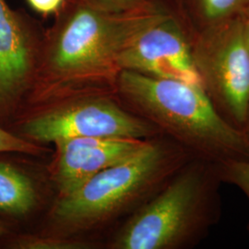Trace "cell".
I'll return each mask as SVG.
<instances>
[{
	"label": "cell",
	"mask_w": 249,
	"mask_h": 249,
	"mask_svg": "<svg viewBox=\"0 0 249 249\" xmlns=\"http://www.w3.org/2000/svg\"><path fill=\"white\" fill-rule=\"evenodd\" d=\"M164 15L151 5L116 12L89 0L67 1L39 50L27 100L55 104L116 88L118 59L125 46Z\"/></svg>",
	"instance_id": "6da1fadb"
},
{
	"label": "cell",
	"mask_w": 249,
	"mask_h": 249,
	"mask_svg": "<svg viewBox=\"0 0 249 249\" xmlns=\"http://www.w3.org/2000/svg\"><path fill=\"white\" fill-rule=\"evenodd\" d=\"M116 90L132 113L156 125L194 157L216 164L249 160V139L228 123L202 87L122 71Z\"/></svg>",
	"instance_id": "7a4b0ae2"
},
{
	"label": "cell",
	"mask_w": 249,
	"mask_h": 249,
	"mask_svg": "<svg viewBox=\"0 0 249 249\" xmlns=\"http://www.w3.org/2000/svg\"><path fill=\"white\" fill-rule=\"evenodd\" d=\"M223 184L216 163L192 158L137 209L117 234L114 248L198 247L222 218Z\"/></svg>",
	"instance_id": "3957f363"
},
{
	"label": "cell",
	"mask_w": 249,
	"mask_h": 249,
	"mask_svg": "<svg viewBox=\"0 0 249 249\" xmlns=\"http://www.w3.org/2000/svg\"><path fill=\"white\" fill-rule=\"evenodd\" d=\"M148 140L131 158L100 172L69 194L59 196L53 210L57 223L86 228L124 209L139 208L154 196L194 156L169 138Z\"/></svg>",
	"instance_id": "277c9868"
},
{
	"label": "cell",
	"mask_w": 249,
	"mask_h": 249,
	"mask_svg": "<svg viewBox=\"0 0 249 249\" xmlns=\"http://www.w3.org/2000/svg\"><path fill=\"white\" fill-rule=\"evenodd\" d=\"M57 104L60 105L16 120L11 131L36 144L82 137L150 140L162 135L156 125L103 95L68 99Z\"/></svg>",
	"instance_id": "5b68a950"
},
{
	"label": "cell",
	"mask_w": 249,
	"mask_h": 249,
	"mask_svg": "<svg viewBox=\"0 0 249 249\" xmlns=\"http://www.w3.org/2000/svg\"><path fill=\"white\" fill-rule=\"evenodd\" d=\"M191 52L202 89L215 109L243 129L249 111V52L243 28L236 25L204 39L191 46Z\"/></svg>",
	"instance_id": "8992f818"
},
{
	"label": "cell",
	"mask_w": 249,
	"mask_h": 249,
	"mask_svg": "<svg viewBox=\"0 0 249 249\" xmlns=\"http://www.w3.org/2000/svg\"><path fill=\"white\" fill-rule=\"evenodd\" d=\"M118 65L121 71L138 72L202 87L190 43L166 14L135 36L120 54Z\"/></svg>",
	"instance_id": "52a82bcc"
},
{
	"label": "cell",
	"mask_w": 249,
	"mask_h": 249,
	"mask_svg": "<svg viewBox=\"0 0 249 249\" xmlns=\"http://www.w3.org/2000/svg\"><path fill=\"white\" fill-rule=\"evenodd\" d=\"M40 45L24 15L0 0V123L18 115L35 78Z\"/></svg>",
	"instance_id": "ba28073f"
},
{
	"label": "cell",
	"mask_w": 249,
	"mask_h": 249,
	"mask_svg": "<svg viewBox=\"0 0 249 249\" xmlns=\"http://www.w3.org/2000/svg\"><path fill=\"white\" fill-rule=\"evenodd\" d=\"M148 140L82 137L54 142L52 180L63 196L76 190L100 172L131 158Z\"/></svg>",
	"instance_id": "9c48e42d"
},
{
	"label": "cell",
	"mask_w": 249,
	"mask_h": 249,
	"mask_svg": "<svg viewBox=\"0 0 249 249\" xmlns=\"http://www.w3.org/2000/svg\"><path fill=\"white\" fill-rule=\"evenodd\" d=\"M36 203L33 179L14 162L0 159V215L20 219L32 213Z\"/></svg>",
	"instance_id": "30bf717a"
},
{
	"label": "cell",
	"mask_w": 249,
	"mask_h": 249,
	"mask_svg": "<svg viewBox=\"0 0 249 249\" xmlns=\"http://www.w3.org/2000/svg\"><path fill=\"white\" fill-rule=\"evenodd\" d=\"M9 248L16 249H87L91 244L62 237L18 234L9 242Z\"/></svg>",
	"instance_id": "8fae6325"
},
{
	"label": "cell",
	"mask_w": 249,
	"mask_h": 249,
	"mask_svg": "<svg viewBox=\"0 0 249 249\" xmlns=\"http://www.w3.org/2000/svg\"><path fill=\"white\" fill-rule=\"evenodd\" d=\"M217 168L223 184L240 189L249 202V160H227L217 164ZM247 231L249 235V221Z\"/></svg>",
	"instance_id": "7c38bea8"
},
{
	"label": "cell",
	"mask_w": 249,
	"mask_h": 249,
	"mask_svg": "<svg viewBox=\"0 0 249 249\" xmlns=\"http://www.w3.org/2000/svg\"><path fill=\"white\" fill-rule=\"evenodd\" d=\"M42 151L36 143L29 142L0 123V153L36 155Z\"/></svg>",
	"instance_id": "4fadbf2b"
},
{
	"label": "cell",
	"mask_w": 249,
	"mask_h": 249,
	"mask_svg": "<svg viewBox=\"0 0 249 249\" xmlns=\"http://www.w3.org/2000/svg\"><path fill=\"white\" fill-rule=\"evenodd\" d=\"M244 0H201L208 18H221L227 16L240 6Z\"/></svg>",
	"instance_id": "5bb4252c"
},
{
	"label": "cell",
	"mask_w": 249,
	"mask_h": 249,
	"mask_svg": "<svg viewBox=\"0 0 249 249\" xmlns=\"http://www.w3.org/2000/svg\"><path fill=\"white\" fill-rule=\"evenodd\" d=\"M103 9L123 12L135 9H142L150 6L146 0H89Z\"/></svg>",
	"instance_id": "9a60e30c"
},
{
	"label": "cell",
	"mask_w": 249,
	"mask_h": 249,
	"mask_svg": "<svg viewBox=\"0 0 249 249\" xmlns=\"http://www.w3.org/2000/svg\"><path fill=\"white\" fill-rule=\"evenodd\" d=\"M68 0H26L27 4L43 16L57 15L66 6Z\"/></svg>",
	"instance_id": "2e32d148"
},
{
	"label": "cell",
	"mask_w": 249,
	"mask_h": 249,
	"mask_svg": "<svg viewBox=\"0 0 249 249\" xmlns=\"http://www.w3.org/2000/svg\"><path fill=\"white\" fill-rule=\"evenodd\" d=\"M243 28V36H244V40H245V43L247 45V48L249 50V16L248 18V20L246 22V24H243L242 25Z\"/></svg>",
	"instance_id": "e0dca14e"
},
{
	"label": "cell",
	"mask_w": 249,
	"mask_h": 249,
	"mask_svg": "<svg viewBox=\"0 0 249 249\" xmlns=\"http://www.w3.org/2000/svg\"><path fill=\"white\" fill-rule=\"evenodd\" d=\"M7 232H8L7 227L5 226L4 223H2L0 222V239H2V238L7 234Z\"/></svg>",
	"instance_id": "ac0fdd59"
},
{
	"label": "cell",
	"mask_w": 249,
	"mask_h": 249,
	"mask_svg": "<svg viewBox=\"0 0 249 249\" xmlns=\"http://www.w3.org/2000/svg\"><path fill=\"white\" fill-rule=\"evenodd\" d=\"M243 130L245 131V133L247 134V136L249 137V111L248 118H247V122H246V124L244 125V127H243Z\"/></svg>",
	"instance_id": "d6986e66"
}]
</instances>
